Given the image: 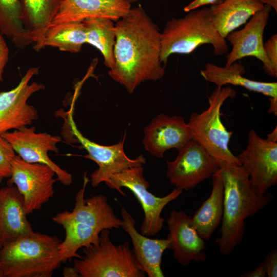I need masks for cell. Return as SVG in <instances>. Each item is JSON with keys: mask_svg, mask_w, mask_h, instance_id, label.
Listing matches in <instances>:
<instances>
[{"mask_svg": "<svg viewBox=\"0 0 277 277\" xmlns=\"http://www.w3.org/2000/svg\"><path fill=\"white\" fill-rule=\"evenodd\" d=\"M224 0H193L184 8V11L188 12L198 9L201 6L211 5H216L221 4Z\"/></svg>", "mask_w": 277, "mask_h": 277, "instance_id": "32", "label": "cell"}, {"mask_svg": "<svg viewBox=\"0 0 277 277\" xmlns=\"http://www.w3.org/2000/svg\"><path fill=\"white\" fill-rule=\"evenodd\" d=\"M3 178L2 176L0 175V183L2 181Z\"/></svg>", "mask_w": 277, "mask_h": 277, "instance_id": "39", "label": "cell"}, {"mask_svg": "<svg viewBox=\"0 0 277 277\" xmlns=\"http://www.w3.org/2000/svg\"><path fill=\"white\" fill-rule=\"evenodd\" d=\"M236 93L230 87H216L208 97V108L201 113H192L187 123L192 139L207 151L219 168L225 165H241L229 148L232 132L226 129L221 119L223 104Z\"/></svg>", "mask_w": 277, "mask_h": 277, "instance_id": "6", "label": "cell"}, {"mask_svg": "<svg viewBox=\"0 0 277 277\" xmlns=\"http://www.w3.org/2000/svg\"><path fill=\"white\" fill-rule=\"evenodd\" d=\"M267 275L266 267L265 262H263L251 271L241 275L242 277H265Z\"/></svg>", "mask_w": 277, "mask_h": 277, "instance_id": "33", "label": "cell"}, {"mask_svg": "<svg viewBox=\"0 0 277 277\" xmlns=\"http://www.w3.org/2000/svg\"><path fill=\"white\" fill-rule=\"evenodd\" d=\"M211 194L191 217L199 235L208 240L221 223L223 212L224 188L220 177L213 174Z\"/></svg>", "mask_w": 277, "mask_h": 277, "instance_id": "24", "label": "cell"}, {"mask_svg": "<svg viewBox=\"0 0 277 277\" xmlns=\"http://www.w3.org/2000/svg\"><path fill=\"white\" fill-rule=\"evenodd\" d=\"M0 33L19 49L33 44L23 22L21 0H0Z\"/></svg>", "mask_w": 277, "mask_h": 277, "instance_id": "27", "label": "cell"}, {"mask_svg": "<svg viewBox=\"0 0 277 277\" xmlns=\"http://www.w3.org/2000/svg\"><path fill=\"white\" fill-rule=\"evenodd\" d=\"M109 187L117 190L123 195L121 189H129L140 202L144 213L141 226V233L145 236H154L162 229L164 219L161 216L164 208L176 200L183 190L175 188L167 195L159 197L148 190L149 184L144 176V168L141 166L126 169L110 175L104 182Z\"/></svg>", "mask_w": 277, "mask_h": 277, "instance_id": "8", "label": "cell"}, {"mask_svg": "<svg viewBox=\"0 0 277 277\" xmlns=\"http://www.w3.org/2000/svg\"><path fill=\"white\" fill-rule=\"evenodd\" d=\"M72 114L70 110L65 117L69 131L74 140L87 150L88 154L85 157L94 161L98 166V168L90 175L89 181L92 186H97L110 175L126 169L145 164L146 159L143 155L134 159L126 155L124 149L125 136L123 140L109 146L98 144L85 137L77 129Z\"/></svg>", "mask_w": 277, "mask_h": 277, "instance_id": "9", "label": "cell"}, {"mask_svg": "<svg viewBox=\"0 0 277 277\" xmlns=\"http://www.w3.org/2000/svg\"><path fill=\"white\" fill-rule=\"evenodd\" d=\"M204 44L212 45L215 56L229 50L226 39L213 24L209 7L191 10L167 22L161 32V61L165 65L172 54H189Z\"/></svg>", "mask_w": 277, "mask_h": 277, "instance_id": "5", "label": "cell"}, {"mask_svg": "<svg viewBox=\"0 0 277 277\" xmlns=\"http://www.w3.org/2000/svg\"><path fill=\"white\" fill-rule=\"evenodd\" d=\"M23 197L16 186L0 189V240L4 243L34 232L27 217Z\"/></svg>", "mask_w": 277, "mask_h": 277, "instance_id": "20", "label": "cell"}, {"mask_svg": "<svg viewBox=\"0 0 277 277\" xmlns=\"http://www.w3.org/2000/svg\"><path fill=\"white\" fill-rule=\"evenodd\" d=\"M264 7L260 0H224L209 8L213 25L226 39L229 33L245 24Z\"/></svg>", "mask_w": 277, "mask_h": 277, "instance_id": "22", "label": "cell"}, {"mask_svg": "<svg viewBox=\"0 0 277 277\" xmlns=\"http://www.w3.org/2000/svg\"><path fill=\"white\" fill-rule=\"evenodd\" d=\"M38 73V67L30 68L15 88L0 92V135L27 127L38 118L37 110L27 101L34 93L45 88L43 84L30 83Z\"/></svg>", "mask_w": 277, "mask_h": 277, "instance_id": "11", "label": "cell"}, {"mask_svg": "<svg viewBox=\"0 0 277 277\" xmlns=\"http://www.w3.org/2000/svg\"><path fill=\"white\" fill-rule=\"evenodd\" d=\"M9 50L2 35H0V83L3 80L4 69L9 60Z\"/></svg>", "mask_w": 277, "mask_h": 277, "instance_id": "31", "label": "cell"}, {"mask_svg": "<svg viewBox=\"0 0 277 277\" xmlns=\"http://www.w3.org/2000/svg\"><path fill=\"white\" fill-rule=\"evenodd\" d=\"M15 155L11 144L0 135V175L3 177H11L12 161Z\"/></svg>", "mask_w": 277, "mask_h": 277, "instance_id": "28", "label": "cell"}, {"mask_svg": "<svg viewBox=\"0 0 277 277\" xmlns=\"http://www.w3.org/2000/svg\"><path fill=\"white\" fill-rule=\"evenodd\" d=\"M24 27L39 51L45 33L56 15L63 0H21Z\"/></svg>", "mask_w": 277, "mask_h": 277, "instance_id": "23", "label": "cell"}, {"mask_svg": "<svg viewBox=\"0 0 277 277\" xmlns=\"http://www.w3.org/2000/svg\"><path fill=\"white\" fill-rule=\"evenodd\" d=\"M131 8V3L126 0H63L51 24L83 22L90 17L106 18L116 22Z\"/></svg>", "mask_w": 277, "mask_h": 277, "instance_id": "19", "label": "cell"}, {"mask_svg": "<svg viewBox=\"0 0 277 277\" xmlns=\"http://www.w3.org/2000/svg\"><path fill=\"white\" fill-rule=\"evenodd\" d=\"M271 8L265 5L264 8L254 14L239 30L229 33L226 38L232 45L231 51L226 56L225 67L244 57L253 56L263 63V69L271 76L276 75L268 61L264 50L263 35L267 24Z\"/></svg>", "mask_w": 277, "mask_h": 277, "instance_id": "15", "label": "cell"}, {"mask_svg": "<svg viewBox=\"0 0 277 277\" xmlns=\"http://www.w3.org/2000/svg\"><path fill=\"white\" fill-rule=\"evenodd\" d=\"M144 133L145 150L158 158H162L169 149L179 150L192 139L190 128L183 116L163 113L157 115L145 127Z\"/></svg>", "mask_w": 277, "mask_h": 277, "instance_id": "16", "label": "cell"}, {"mask_svg": "<svg viewBox=\"0 0 277 277\" xmlns=\"http://www.w3.org/2000/svg\"><path fill=\"white\" fill-rule=\"evenodd\" d=\"M126 1L131 3H134V2H136L137 0H126Z\"/></svg>", "mask_w": 277, "mask_h": 277, "instance_id": "37", "label": "cell"}, {"mask_svg": "<svg viewBox=\"0 0 277 277\" xmlns=\"http://www.w3.org/2000/svg\"><path fill=\"white\" fill-rule=\"evenodd\" d=\"M213 174L220 177L224 188L220 236L215 242L221 253L227 255L242 242L245 220L265 208L274 197L259 192L242 165H225Z\"/></svg>", "mask_w": 277, "mask_h": 277, "instance_id": "2", "label": "cell"}, {"mask_svg": "<svg viewBox=\"0 0 277 277\" xmlns=\"http://www.w3.org/2000/svg\"><path fill=\"white\" fill-rule=\"evenodd\" d=\"M86 29V44L96 48L102 54L105 65L112 70L114 67L115 43L114 22L106 18L90 17L83 21Z\"/></svg>", "mask_w": 277, "mask_h": 277, "instance_id": "26", "label": "cell"}, {"mask_svg": "<svg viewBox=\"0 0 277 277\" xmlns=\"http://www.w3.org/2000/svg\"><path fill=\"white\" fill-rule=\"evenodd\" d=\"M83 255L75 258L73 267L81 277H144L128 242L115 245L110 229H104L98 240L83 247Z\"/></svg>", "mask_w": 277, "mask_h": 277, "instance_id": "7", "label": "cell"}, {"mask_svg": "<svg viewBox=\"0 0 277 277\" xmlns=\"http://www.w3.org/2000/svg\"><path fill=\"white\" fill-rule=\"evenodd\" d=\"M61 241L33 232L4 243L0 250V277H51L62 263Z\"/></svg>", "mask_w": 277, "mask_h": 277, "instance_id": "4", "label": "cell"}, {"mask_svg": "<svg viewBox=\"0 0 277 277\" xmlns=\"http://www.w3.org/2000/svg\"><path fill=\"white\" fill-rule=\"evenodd\" d=\"M56 174L49 166L31 163L15 155L12 161L10 183L22 194L27 214L41 209L54 195Z\"/></svg>", "mask_w": 277, "mask_h": 277, "instance_id": "10", "label": "cell"}, {"mask_svg": "<svg viewBox=\"0 0 277 277\" xmlns=\"http://www.w3.org/2000/svg\"><path fill=\"white\" fill-rule=\"evenodd\" d=\"M246 72L245 67L235 62L228 67H220L207 63L205 69L201 70L200 74L206 81L215 84L218 87L230 84L242 87L269 97H277L276 82L252 80L243 76Z\"/></svg>", "mask_w": 277, "mask_h": 277, "instance_id": "21", "label": "cell"}, {"mask_svg": "<svg viewBox=\"0 0 277 277\" xmlns=\"http://www.w3.org/2000/svg\"><path fill=\"white\" fill-rule=\"evenodd\" d=\"M169 249L181 264L186 266L192 261L206 259L204 240L194 228L191 217L183 211L172 210L167 219Z\"/></svg>", "mask_w": 277, "mask_h": 277, "instance_id": "17", "label": "cell"}, {"mask_svg": "<svg viewBox=\"0 0 277 277\" xmlns=\"http://www.w3.org/2000/svg\"><path fill=\"white\" fill-rule=\"evenodd\" d=\"M3 242L0 240V250L3 246Z\"/></svg>", "mask_w": 277, "mask_h": 277, "instance_id": "38", "label": "cell"}, {"mask_svg": "<svg viewBox=\"0 0 277 277\" xmlns=\"http://www.w3.org/2000/svg\"><path fill=\"white\" fill-rule=\"evenodd\" d=\"M88 182L86 173L83 187L75 195L72 211L60 212L52 217L65 231V239L59 246L62 263L80 258L79 249L96 242L103 230L117 229L122 225V220L116 216L105 196L100 194L85 199Z\"/></svg>", "mask_w": 277, "mask_h": 277, "instance_id": "3", "label": "cell"}, {"mask_svg": "<svg viewBox=\"0 0 277 277\" xmlns=\"http://www.w3.org/2000/svg\"><path fill=\"white\" fill-rule=\"evenodd\" d=\"M267 276L268 277L277 276V250L271 251L266 256L265 261Z\"/></svg>", "mask_w": 277, "mask_h": 277, "instance_id": "30", "label": "cell"}, {"mask_svg": "<svg viewBox=\"0 0 277 277\" xmlns=\"http://www.w3.org/2000/svg\"><path fill=\"white\" fill-rule=\"evenodd\" d=\"M254 188L265 193L277 183V140L264 138L251 130L246 148L237 156Z\"/></svg>", "mask_w": 277, "mask_h": 277, "instance_id": "13", "label": "cell"}, {"mask_svg": "<svg viewBox=\"0 0 277 277\" xmlns=\"http://www.w3.org/2000/svg\"><path fill=\"white\" fill-rule=\"evenodd\" d=\"M114 67L110 77L129 93L146 81L165 73L161 61V32L141 6L131 8L115 24Z\"/></svg>", "mask_w": 277, "mask_h": 277, "instance_id": "1", "label": "cell"}, {"mask_svg": "<svg viewBox=\"0 0 277 277\" xmlns=\"http://www.w3.org/2000/svg\"><path fill=\"white\" fill-rule=\"evenodd\" d=\"M121 215V227L130 237L133 255L141 269L149 277H164L161 263L164 252L169 248L168 239H152L139 233L135 219L124 207Z\"/></svg>", "mask_w": 277, "mask_h": 277, "instance_id": "18", "label": "cell"}, {"mask_svg": "<svg viewBox=\"0 0 277 277\" xmlns=\"http://www.w3.org/2000/svg\"><path fill=\"white\" fill-rule=\"evenodd\" d=\"M264 5L270 6L277 12V0H260Z\"/></svg>", "mask_w": 277, "mask_h": 277, "instance_id": "36", "label": "cell"}, {"mask_svg": "<svg viewBox=\"0 0 277 277\" xmlns=\"http://www.w3.org/2000/svg\"><path fill=\"white\" fill-rule=\"evenodd\" d=\"M265 55L269 62L274 73L277 75V34L272 35L264 44Z\"/></svg>", "mask_w": 277, "mask_h": 277, "instance_id": "29", "label": "cell"}, {"mask_svg": "<svg viewBox=\"0 0 277 277\" xmlns=\"http://www.w3.org/2000/svg\"><path fill=\"white\" fill-rule=\"evenodd\" d=\"M2 136L22 160L28 163L47 165L54 171L56 180L63 185L72 184V174L57 165L48 156L50 151L58 152L57 144L61 141V137L46 132H36L35 127L28 126L7 132Z\"/></svg>", "mask_w": 277, "mask_h": 277, "instance_id": "14", "label": "cell"}, {"mask_svg": "<svg viewBox=\"0 0 277 277\" xmlns=\"http://www.w3.org/2000/svg\"><path fill=\"white\" fill-rule=\"evenodd\" d=\"M86 37L83 21L50 24L44 35L42 47L49 46L61 51L77 53L86 44Z\"/></svg>", "mask_w": 277, "mask_h": 277, "instance_id": "25", "label": "cell"}, {"mask_svg": "<svg viewBox=\"0 0 277 277\" xmlns=\"http://www.w3.org/2000/svg\"><path fill=\"white\" fill-rule=\"evenodd\" d=\"M63 275L65 276H79V275L73 267H65L63 271Z\"/></svg>", "mask_w": 277, "mask_h": 277, "instance_id": "35", "label": "cell"}, {"mask_svg": "<svg viewBox=\"0 0 277 277\" xmlns=\"http://www.w3.org/2000/svg\"><path fill=\"white\" fill-rule=\"evenodd\" d=\"M177 151L175 160L167 161L166 170L167 177L176 188L192 189L219 168L207 151L193 139Z\"/></svg>", "mask_w": 277, "mask_h": 277, "instance_id": "12", "label": "cell"}, {"mask_svg": "<svg viewBox=\"0 0 277 277\" xmlns=\"http://www.w3.org/2000/svg\"><path fill=\"white\" fill-rule=\"evenodd\" d=\"M270 106L268 112L274 115L277 114V97H269Z\"/></svg>", "mask_w": 277, "mask_h": 277, "instance_id": "34", "label": "cell"}]
</instances>
